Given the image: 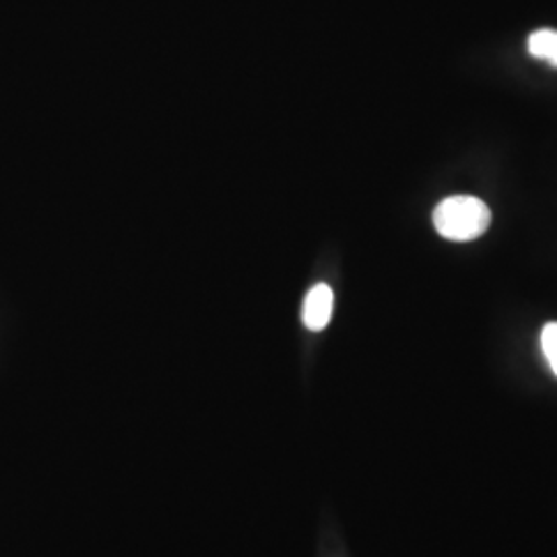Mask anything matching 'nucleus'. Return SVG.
<instances>
[{
  "label": "nucleus",
  "instance_id": "nucleus-1",
  "mask_svg": "<svg viewBox=\"0 0 557 557\" xmlns=\"http://www.w3.org/2000/svg\"><path fill=\"white\" fill-rule=\"evenodd\" d=\"M492 223L490 207L469 195H457L438 202L434 209V227L442 238L469 242L487 232Z\"/></svg>",
  "mask_w": 557,
  "mask_h": 557
},
{
  "label": "nucleus",
  "instance_id": "nucleus-2",
  "mask_svg": "<svg viewBox=\"0 0 557 557\" xmlns=\"http://www.w3.org/2000/svg\"><path fill=\"white\" fill-rule=\"evenodd\" d=\"M333 304L335 296L333 289L326 283L314 285L308 296L304 299V308H301V320L306 324V329L319 333L324 331L333 317Z\"/></svg>",
  "mask_w": 557,
  "mask_h": 557
},
{
  "label": "nucleus",
  "instance_id": "nucleus-3",
  "mask_svg": "<svg viewBox=\"0 0 557 557\" xmlns=\"http://www.w3.org/2000/svg\"><path fill=\"white\" fill-rule=\"evenodd\" d=\"M529 52L535 59L547 60L552 66H557V29H537L529 36Z\"/></svg>",
  "mask_w": 557,
  "mask_h": 557
},
{
  "label": "nucleus",
  "instance_id": "nucleus-4",
  "mask_svg": "<svg viewBox=\"0 0 557 557\" xmlns=\"http://www.w3.org/2000/svg\"><path fill=\"white\" fill-rule=\"evenodd\" d=\"M541 349L557 376V322H547L541 331Z\"/></svg>",
  "mask_w": 557,
  "mask_h": 557
}]
</instances>
